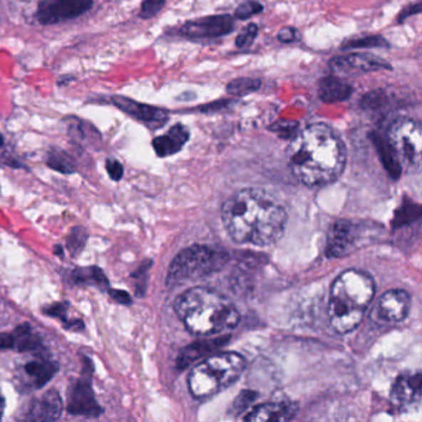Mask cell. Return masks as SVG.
<instances>
[{
  "instance_id": "12",
  "label": "cell",
  "mask_w": 422,
  "mask_h": 422,
  "mask_svg": "<svg viewBox=\"0 0 422 422\" xmlns=\"http://www.w3.org/2000/svg\"><path fill=\"white\" fill-rule=\"evenodd\" d=\"M363 237V225L353 221H339L329 230V257H343L353 252L361 243Z\"/></svg>"
},
{
  "instance_id": "17",
  "label": "cell",
  "mask_w": 422,
  "mask_h": 422,
  "mask_svg": "<svg viewBox=\"0 0 422 422\" xmlns=\"http://www.w3.org/2000/svg\"><path fill=\"white\" fill-rule=\"evenodd\" d=\"M297 413V406L294 403L277 401L258 405L245 415V421H289Z\"/></svg>"
},
{
  "instance_id": "22",
  "label": "cell",
  "mask_w": 422,
  "mask_h": 422,
  "mask_svg": "<svg viewBox=\"0 0 422 422\" xmlns=\"http://www.w3.org/2000/svg\"><path fill=\"white\" fill-rule=\"evenodd\" d=\"M72 280L76 284H93L101 289L108 287L109 282L104 275L103 270L97 267H86V269H76L72 272Z\"/></svg>"
},
{
  "instance_id": "6",
  "label": "cell",
  "mask_w": 422,
  "mask_h": 422,
  "mask_svg": "<svg viewBox=\"0 0 422 422\" xmlns=\"http://www.w3.org/2000/svg\"><path fill=\"white\" fill-rule=\"evenodd\" d=\"M228 260L225 252L206 245H191L175 257L170 265L166 284L169 287H180L185 282L201 280L221 270Z\"/></svg>"
},
{
  "instance_id": "13",
  "label": "cell",
  "mask_w": 422,
  "mask_h": 422,
  "mask_svg": "<svg viewBox=\"0 0 422 422\" xmlns=\"http://www.w3.org/2000/svg\"><path fill=\"white\" fill-rule=\"evenodd\" d=\"M110 102L114 107L120 109L122 112L139 122L145 123L148 125L155 128L163 127L169 119L168 110L149 106V104L139 103L134 99L128 98L124 96H113Z\"/></svg>"
},
{
  "instance_id": "39",
  "label": "cell",
  "mask_w": 422,
  "mask_h": 422,
  "mask_svg": "<svg viewBox=\"0 0 422 422\" xmlns=\"http://www.w3.org/2000/svg\"><path fill=\"white\" fill-rule=\"evenodd\" d=\"M3 144H4V139H3V136L0 134V148L3 146Z\"/></svg>"
},
{
  "instance_id": "1",
  "label": "cell",
  "mask_w": 422,
  "mask_h": 422,
  "mask_svg": "<svg viewBox=\"0 0 422 422\" xmlns=\"http://www.w3.org/2000/svg\"><path fill=\"white\" fill-rule=\"evenodd\" d=\"M222 221L227 233L237 243L267 247L277 243L284 235L287 213L269 193L245 188L225 200Z\"/></svg>"
},
{
  "instance_id": "32",
  "label": "cell",
  "mask_w": 422,
  "mask_h": 422,
  "mask_svg": "<svg viewBox=\"0 0 422 422\" xmlns=\"http://www.w3.org/2000/svg\"><path fill=\"white\" fill-rule=\"evenodd\" d=\"M297 127H299V123L297 122L280 120V122L275 123L270 129H272V132L280 133L282 135L290 136L295 133Z\"/></svg>"
},
{
  "instance_id": "15",
  "label": "cell",
  "mask_w": 422,
  "mask_h": 422,
  "mask_svg": "<svg viewBox=\"0 0 422 422\" xmlns=\"http://www.w3.org/2000/svg\"><path fill=\"white\" fill-rule=\"evenodd\" d=\"M421 398V373L401 374L391 389V401L401 408H411Z\"/></svg>"
},
{
  "instance_id": "27",
  "label": "cell",
  "mask_w": 422,
  "mask_h": 422,
  "mask_svg": "<svg viewBox=\"0 0 422 422\" xmlns=\"http://www.w3.org/2000/svg\"><path fill=\"white\" fill-rule=\"evenodd\" d=\"M263 5L254 1V0H249L245 1L243 4H240L237 9H235V18L240 20H247L252 18L253 15L260 14L263 11Z\"/></svg>"
},
{
  "instance_id": "8",
  "label": "cell",
  "mask_w": 422,
  "mask_h": 422,
  "mask_svg": "<svg viewBox=\"0 0 422 422\" xmlns=\"http://www.w3.org/2000/svg\"><path fill=\"white\" fill-rule=\"evenodd\" d=\"M83 376L71 384L67 394V411L71 415L98 418L103 413L92 389V361L86 359Z\"/></svg>"
},
{
  "instance_id": "30",
  "label": "cell",
  "mask_w": 422,
  "mask_h": 422,
  "mask_svg": "<svg viewBox=\"0 0 422 422\" xmlns=\"http://www.w3.org/2000/svg\"><path fill=\"white\" fill-rule=\"evenodd\" d=\"M386 102H388V98H386L384 92L373 91L361 98V108L364 109H376L384 106Z\"/></svg>"
},
{
  "instance_id": "37",
  "label": "cell",
  "mask_w": 422,
  "mask_h": 422,
  "mask_svg": "<svg viewBox=\"0 0 422 422\" xmlns=\"http://www.w3.org/2000/svg\"><path fill=\"white\" fill-rule=\"evenodd\" d=\"M14 348V334H0V351H5V349H13Z\"/></svg>"
},
{
  "instance_id": "5",
  "label": "cell",
  "mask_w": 422,
  "mask_h": 422,
  "mask_svg": "<svg viewBox=\"0 0 422 422\" xmlns=\"http://www.w3.org/2000/svg\"><path fill=\"white\" fill-rule=\"evenodd\" d=\"M245 356L238 353H218L193 366L188 388L197 399H208L235 384L245 371Z\"/></svg>"
},
{
  "instance_id": "16",
  "label": "cell",
  "mask_w": 422,
  "mask_h": 422,
  "mask_svg": "<svg viewBox=\"0 0 422 422\" xmlns=\"http://www.w3.org/2000/svg\"><path fill=\"white\" fill-rule=\"evenodd\" d=\"M62 408L63 403L57 390H48L41 398H38L31 403L28 413V420L55 421L61 416Z\"/></svg>"
},
{
  "instance_id": "35",
  "label": "cell",
  "mask_w": 422,
  "mask_h": 422,
  "mask_svg": "<svg viewBox=\"0 0 422 422\" xmlns=\"http://www.w3.org/2000/svg\"><path fill=\"white\" fill-rule=\"evenodd\" d=\"M109 296L112 297L113 300L117 301L118 304H122V305H132V297L128 294L127 291L108 290Z\"/></svg>"
},
{
  "instance_id": "38",
  "label": "cell",
  "mask_w": 422,
  "mask_h": 422,
  "mask_svg": "<svg viewBox=\"0 0 422 422\" xmlns=\"http://www.w3.org/2000/svg\"><path fill=\"white\" fill-rule=\"evenodd\" d=\"M4 408H5V399L4 396L1 395V391H0V420L3 418V413H4Z\"/></svg>"
},
{
  "instance_id": "21",
  "label": "cell",
  "mask_w": 422,
  "mask_h": 422,
  "mask_svg": "<svg viewBox=\"0 0 422 422\" xmlns=\"http://www.w3.org/2000/svg\"><path fill=\"white\" fill-rule=\"evenodd\" d=\"M14 348L19 352H28L34 351L41 346V339L33 334L31 327L28 324H21L14 332Z\"/></svg>"
},
{
  "instance_id": "36",
  "label": "cell",
  "mask_w": 422,
  "mask_h": 422,
  "mask_svg": "<svg viewBox=\"0 0 422 422\" xmlns=\"http://www.w3.org/2000/svg\"><path fill=\"white\" fill-rule=\"evenodd\" d=\"M420 11H421V3H420V1H418L416 4L408 5L405 9L401 10L399 18H398V21H399V23H403V20L408 19V16L418 14Z\"/></svg>"
},
{
  "instance_id": "11",
  "label": "cell",
  "mask_w": 422,
  "mask_h": 422,
  "mask_svg": "<svg viewBox=\"0 0 422 422\" xmlns=\"http://www.w3.org/2000/svg\"><path fill=\"white\" fill-rule=\"evenodd\" d=\"M329 67L336 73L341 75H351V73H366V72H376L381 70H391L393 67L384 58L373 55V53H363V52H353L344 56L334 57L329 61Z\"/></svg>"
},
{
  "instance_id": "2",
  "label": "cell",
  "mask_w": 422,
  "mask_h": 422,
  "mask_svg": "<svg viewBox=\"0 0 422 422\" xmlns=\"http://www.w3.org/2000/svg\"><path fill=\"white\" fill-rule=\"evenodd\" d=\"M291 171L301 183L321 187L344 171L347 150L342 139L324 123H314L294 136L287 149Z\"/></svg>"
},
{
  "instance_id": "34",
  "label": "cell",
  "mask_w": 422,
  "mask_h": 422,
  "mask_svg": "<svg viewBox=\"0 0 422 422\" xmlns=\"http://www.w3.org/2000/svg\"><path fill=\"white\" fill-rule=\"evenodd\" d=\"M68 310V304L67 302H60V304H56V305L50 306V307H47V309H43V311L46 312L47 314H50L52 317H58V319H61L65 324H66V312Z\"/></svg>"
},
{
  "instance_id": "25",
  "label": "cell",
  "mask_w": 422,
  "mask_h": 422,
  "mask_svg": "<svg viewBox=\"0 0 422 422\" xmlns=\"http://www.w3.org/2000/svg\"><path fill=\"white\" fill-rule=\"evenodd\" d=\"M389 43L380 35L374 36H366L363 38L351 40L343 43L342 50H352V48H376V47H389Z\"/></svg>"
},
{
  "instance_id": "7",
  "label": "cell",
  "mask_w": 422,
  "mask_h": 422,
  "mask_svg": "<svg viewBox=\"0 0 422 422\" xmlns=\"http://www.w3.org/2000/svg\"><path fill=\"white\" fill-rule=\"evenodd\" d=\"M388 143L400 166L418 168L421 163V127L410 118H399L389 128Z\"/></svg>"
},
{
  "instance_id": "19",
  "label": "cell",
  "mask_w": 422,
  "mask_h": 422,
  "mask_svg": "<svg viewBox=\"0 0 422 422\" xmlns=\"http://www.w3.org/2000/svg\"><path fill=\"white\" fill-rule=\"evenodd\" d=\"M353 94L352 86L336 76H327L319 81V97L324 103L347 101Z\"/></svg>"
},
{
  "instance_id": "31",
  "label": "cell",
  "mask_w": 422,
  "mask_h": 422,
  "mask_svg": "<svg viewBox=\"0 0 422 422\" xmlns=\"http://www.w3.org/2000/svg\"><path fill=\"white\" fill-rule=\"evenodd\" d=\"M277 40L282 43H296V41L300 40V34L297 31V29L287 26V28H282L279 31Z\"/></svg>"
},
{
  "instance_id": "33",
  "label": "cell",
  "mask_w": 422,
  "mask_h": 422,
  "mask_svg": "<svg viewBox=\"0 0 422 422\" xmlns=\"http://www.w3.org/2000/svg\"><path fill=\"white\" fill-rule=\"evenodd\" d=\"M106 169H107L109 177L112 178L113 181H119V180L123 177V174H124L123 165L115 159L107 160V163H106Z\"/></svg>"
},
{
  "instance_id": "10",
  "label": "cell",
  "mask_w": 422,
  "mask_h": 422,
  "mask_svg": "<svg viewBox=\"0 0 422 422\" xmlns=\"http://www.w3.org/2000/svg\"><path fill=\"white\" fill-rule=\"evenodd\" d=\"M235 29V20L230 15H212L202 19L191 20L178 30L183 38L191 40L216 38L228 35Z\"/></svg>"
},
{
  "instance_id": "9",
  "label": "cell",
  "mask_w": 422,
  "mask_h": 422,
  "mask_svg": "<svg viewBox=\"0 0 422 422\" xmlns=\"http://www.w3.org/2000/svg\"><path fill=\"white\" fill-rule=\"evenodd\" d=\"M92 5L93 0H41L36 10V19L43 25H53L78 18Z\"/></svg>"
},
{
  "instance_id": "26",
  "label": "cell",
  "mask_w": 422,
  "mask_h": 422,
  "mask_svg": "<svg viewBox=\"0 0 422 422\" xmlns=\"http://www.w3.org/2000/svg\"><path fill=\"white\" fill-rule=\"evenodd\" d=\"M86 240H87V233L85 230L80 228V227L73 228L68 237V240H67L68 250L73 255H77L80 252H82V249L85 248Z\"/></svg>"
},
{
  "instance_id": "29",
  "label": "cell",
  "mask_w": 422,
  "mask_h": 422,
  "mask_svg": "<svg viewBox=\"0 0 422 422\" xmlns=\"http://www.w3.org/2000/svg\"><path fill=\"white\" fill-rule=\"evenodd\" d=\"M165 3H166V0H144L141 3L139 16L144 20L154 18L164 8Z\"/></svg>"
},
{
  "instance_id": "23",
  "label": "cell",
  "mask_w": 422,
  "mask_h": 422,
  "mask_svg": "<svg viewBox=\"0 0 422 422\" xmlns=\"http://www.w3.org/2000/svg\"><path fill=\"white\" fill-rule=\"evenodd\" d=\"M48 168L62 174H73L76 171L75 161L67 153L60 149H51L47 154Z\"/></svg>"
},
{
  "instance_id": "20",
  "label": "cell",
  "mask_w": 422,
  "mask_h": 422,
  "mask_svg": "<svg viewBox=\"0 0 422 422\" xmlns=\"http://www.w3.org/2000/svg\"><path fill=\"white\" fill-rule=\"evenodd\" d=\"M58 371V366L55 361H29L25 366V371L33 379L35 388H43L53 378Z\"/></svg>"
},
{
  "instance_id": "24",
  "label": "cell",
  "mask_w": 422,
  "mask_h": 422,
  "mask_svg": "<svg viewBox=\"0 0 422 422\" xmlns=\"http://www.w3.org/2000/svg\"><path fill=\"white\" fill-rule=\"evenodd\" d=\"M262 86L260 80L257 78H237L230 82V85L227 86V92L235 96V97H245L248 94L254 93L255 91H258Z\"/></svg>"
},
{
  "instance_id": "18",
  "label": "cell",
  "mask_w": 422,
  "mask_h": 422,
  "mask_svg": "<svg viewBox=\"0 0 422 422\" xmlns=\"http://www.w3.org/2000/svg\"><path fill=\"white\" fill-rule=\"evenodd\" d=\"M190 139V132L187 128L182 124H176L170 128L169 132L164 135L156 136L153 140V148L155 150L156 155L160 158L175 155L178 151L182 150Z\"/></svg>"
},
{
  "instance_id": "3",
  "label": "cell",
  "mask_w": 422,
  "mask_h": 422,
  "mask_svg": "<svg viewBox=\"0 0 422 422\" xmlns=\"http://www.w3.org/2000/svg\"><path fill=\"white\" fill-rule=\"evenodd\" d=\"M174 310L185 327L196 336H216L235 329L240 314L235 304L210 287H191L178 296Z\"/></svg>"
},
{
  "instance_id": "28",
  "label": "cell",
  "mask_w": 422,
  "mask_h": 422,
  "mask_svg": "<svg viewBox=\"0 0 422 422\" xmlns=\"http://www.w3.org/2000/svg\"><path fill=\"white\" fill-rule=\"evenodd\" d=\"M258 25L257 24L250 23L245 26L242 33L235 38V45L238 48H245L253 43L254 40L258 35Z\"/></svg>"
},
{
  "instance_id": "4",
  "label": "cell",
  "mask_w": 422,
  "mask_h": 422,
  "mask_svg": "<svg viewBox=\"0 0 422 422\" xmlns=\"http://www.w3.org/2000/svg\"><path fill=\"white\" fill-rule=\"evenodd\" d=\"M376 294L373 277L361 270H346L334 280L329 302V324L337 334L352 332L361 324Z\"/></svg>"
},
{
  "instance_id": "14",
  "label": "cell",
  "mask_w": 422,
  "mask_h": 422,
  "mask_svg": "<svg viewBox=\"0 0 422 422\" xmlns=\"http://www.w3.org/2000/svg\"><path fill=\"white\" fill-rule=\"evenodd\" d=\"M411 309V297L401 289L385 292L376 305V314L388 324H398L408 317Z\"/></svg>"
}]
</instances>
